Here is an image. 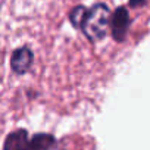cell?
I'll list each match as a JSON object with an SVG mask.
<instances>
[{
	"mask_svg": "<svg viewBox=\"0 0 150 150\" xmlns=\"http://www.w3.org/2000/svg\"><path fill=\"white\" fill-rule=\"evenodd\" d=\"M86 12H87V8L83 6V5L75 6V8L69 12L68 18H69V22L72 24V27H75V28H80V27H81V22H83V19H84Z\"/></svg>",
	"mask_w": 150,
	"mask_h": 150,
	"instance_id": "8992f818",
	"label": "cell"
},
{
	"mask_svg": "<svg viewBox=\"0 0 150 150\" xmlns=\"http://www.w3.org/2000/svg\"><path fill=\"white\" fill-rule=\"evenodd\" d=\"M56 146V138L47 132H38L33 135L28 143V150H53Z\"/></svg>",
	"mask_w": 150,
	"mask_h": 150,
	"instance_id": "5b68a950",
	"label": "cell"
},
{
	"mask_svg": "<svg viewBox=\"0 0 150 150\" xmlns=\"http://www.w3.org/2000/svg\"><path fill=\"white\" fill-rule=\"evenodd\" d=\"M30 137L27 129H15L5 138L3 150H28Z\"/></svg>",
	"mask_w": 150,
	"mask_h": 150,
	"instance_id": "277c9868",
	"label": "cell"
},
{
	"mask_svg": "<svg viewBox=\"0 0 150 150\" xmlns=\"http://www.w3.org/2000/svg\"><path fill=\"white\" fill-rule=\"evenodd\" d=\"M110 13L112 12L106 3H96L87 9L80 30L90 43H97L106 37Z\"/></svg>",
	"mask_w": 150,
	"mask_h": 150,
	"instance_id": "6da1fadb",
	"label": "cell"
},
{
	"mask_svg": "<svg viewBox=\"0 0 150 150\" xmlns=\"http://www.w3.org/2000/svg\"><path fill=\"white\" fill-rule=\"evenodd\" d=\"M144 6L146 5V0H129V6L135 8V6Z\"/></svg>",
	"mask_w": 150,
	"mask_h": 150,
	"instance_id": "52a82bcc",
	"label": "cell"
},
{
	"mask_svg": "<svg viewBox=\"0 0 150 150\" xmlns=\"http://www.w3.org/2000/svg\"><path fill=\"white\" fill-rule=\"evenodd\" d=\"M34 62V53L28 46H22L13 50L11 56V68L15 74L24 75L31 69V65Z\"/></svg>",
	"mask_w": 150,
	"mask_h": 150,
	"instance_id": "3957f363",
	"label": "cell"
},
{
	"mask_svg": "<svg viewBox=\"0 0 150 150\" xmlns=\"http://www.w3.org/2000/svg\"><path fill=\"white\" fill-rule=\"evenodd\" d=\"M129 25H131V18H129V12L125 6H119L115 9L113 13H110L109 28H110V34L115 41L122 43L125 40Z\"/></svg>",
	"mask_w": 150,
	"mask_h": 150,
	"instance_id": "7a4b0ae2",
	"label": "cell"
}]
</instances>
